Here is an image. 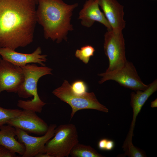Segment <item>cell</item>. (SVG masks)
Listing matches in <instances>:
<instances>
[{"label": "cell", "mask_w": 157, "mask_h": 157, "mask_svg": "<svg viewBox=\"0 0 157 157\" xmlns=\"http://www.w3.org/2000/svg\"><path fill=\"white\" fill-rule=\"evenodd\" d=\"M36 4L34 0H0V48L15 50L33 42Z\"/></svg>", "instance_id": "6da1fadb"}, {"label": "cell", "mask_w": 157, "mask_h": 157, "mask_svg": "<svg viewBox=\"0 0 157 157\" xmlns=\"http://www.w3.org/2000/svg\"><path fill=\"white\" fill-rule=\"evenodd\" d=\"M38 4L37 22L43 27L45 38L58 43L67 41L69 31L73 30L71 17L78 4H69L63 0H39Z\"/></svg>", "instance_id": "7a4b0ae2"}, {"label": "cell", "mask_w": 157, "mask_h": 157, "mask_svg": "<svg viewBox=\"0 0 157 157\" xmlns=\"http://www.w3.org/2000/svg\"><path fill=\"white\" fill-rule=\"evenodd\" d=\"M24 75V79L17 93L21 98H27L33 97L31 100L26 101L19 100L17 106L23 110H28L40 113L46 103L40 98L37 91V83L42 76L52 74V69L42 66L38 67L35 64H27L20 67Z\"/></svg>", "instance_id": "3957f363"}, {"label": "cell", "mask_w": 157, "mask_h": 157, "mask_svg": "<svg viewBox=\"0 0 157 157\" xmlns=\"http://www.w3.org/2000/svg\"><path fill=\"white\" fill-rule=\"evenodd\" d=\"M52 93L71 106L70 120L80 110L92 109L106 113L108 112V109L99 102L94 92H87L83 94H76L72 91L71 85L66 80L61 86L54 90Z\"/></svg>", "instance_id": "277c9868"}, {"label": "cell", "mask_w": 157, "mask_h": 157, "mask_svg": "<svg viewBox=\"0 0 157 157\" xmlns=\"http://www.w3.org/2000/svg\"><path fill=\"white\" fill-rule=\"evenodd\" d=\"M75 126L72 124L56 127L54 136L46 143L45 152L51 157H68L73 147L78 143Z\"/></svg>", "instance_id": "5b68a950"}, {"label": "cell", "mask_w": 157, "mask_h": 157, "mask_svg": "<svg viewBox=\"0 0 157 157\" xmlns=\"http://www.w3.org/2000/svg\"><path fill=\"white\" fill-rule=\"evenodd\" d=\"M104 36V47L108 58L109 66L106 72L120 69L125 64L126 59L124 39L122 33H116L107 30Z\"/></svg>", "instance_id": "8992f818"}, {"label": "cell", "mask_w": 157, "mask_h": 157, "mask_svg": "<svg viewBox=\"0 0 157 157\" xmlns=\"http://www.w3.org/2000/svg\"><path fill=\"white\" fill-rule=\"evenodd\" d=\"M98 75L102 77L99 81L100 84L106 81L113 80L135 91L144 90L148 86V85L142 82L133 63L127 60L122 68L110 72H105Z\"/></svg>", "instance_id": "52a82bcc"}, {"label": "cell", "mask_w": 157, "mask_h": 157, "mask_svg": "<svg viewBox=\"0 0 157 157\" xmlns=\"http://www.w3.org/2000/svg\"><path fill=\"white\" fill-rule=\"evenodd\" d=\"M56 127V124H50L46 133L43 135L38 137L31 136L22 130L15 128L18 140L24 144L25 148L22 156L35 157L39 154L45 153V144L54 136Z\"/></svg>", "instance_id": "ba28073f"}, {"label": "cell", "mask_w": 157, "mask_h": 157, "mask_svg": "<svg viewBox=\"0 0 157 157\" xmlns=\"http://www.w3.org/2000/svg\"><path fill=\"white\" fill-rule=\"evenodd\" d=\"M24 79L20 67L0 58V93L4 91L17 93Z\"/></svg>", "instance_id": "9c48e42d"}, {"label": "cell", "mask_w": 157, "mask_h": 157, "mask_svg": "<svg viewBox=\"0 0 157 157\" xmlns=\"http://www.w3.org/2000/svg\"><path fill=\"white\" fill-rule=\"evenodd\" d=\"M36 112L28 110H23L18 115L11 119L7 124L20 129L28 133L44 135L49 126Z\"/></svg>", "instance_id": "30bf717a"}, {"label": "cell", "mask_w": 157, "mask_h": 157, "mask_svg": "<svg viewBox=\"0 0 157 157\" xmlns=\"http://www.w3.org/2000/svg\"><path fill=\"white\" fill-rule=\"evenodd\" d=\"M97 1L112 31L116 33H122L126 25V21L124 19L123 6L116 0Z\"/></svg>", "instance_id": "8fae6325"}, {"label": "cell", "mask_w": 157, "mask_h": 157, "mask_svg": "<svg viewBox=\"0 0 157 157\" xmlns=\"http://www.w3.org/2000/svg\"><path fill=\"white\" fill-rule=\"evenodd\" d=\"M42 49L38 47L32 53H23L9 48H0V55L2 58L17 66L22 67L30 63H38L45 66L43 63L47 60L46 55H41Z\"/></svg>", "instance_id": "7c38bea8"}, {"label": "cell", "mask_w": 157, "mask_h": 157, "mask_svg": "<svg viewBox=\"0 0 157 157\" xmlns=\"http://www.w3.org/2000/svg\"><path fill=\"white\" fill-rule=\"evenodd\" d=\"M99 6L97 0H87L79 13L78 19L81 20V25L85 27H90L97 22L105 26L107 30H111L110 25Z\"/></svg>", "instance_id": "4fadbf2b"}, {"label": "cell", "mask_w": 157, "mask_h": 157, "mask_svg": "<svg viewBox=\"0 0 157 157\" xmlns=\"http://www.w3.org/2000/svg\"><path fill=\"white\" fill-rule=\"evenodd\" d=\"M157 90L156 79L148 85V88L145 90H138L135 92L131 93L130 104L133 110V116L130 129L125 139L126 140H132L137 117L146 101Z\"/></svg>", "instance_id": "5bb4252c"}, {"label": "cell", "mask_w": 157, "mask_h": 157, "mask_svg": "<svg viewBox=\"0 0 157 157\" xmlns=\"http://www.w3.org/2000/svg\"><path fill=\"white\" fill-rule=\"evenodd\" d=\"M16 128L7 124L0 126V145L22 156L25 151L23 144L15 138Z\"/></svg>", "instance_id": "9a60e30c"}, {"label": "cell", "mask_w": 157, "mask_h": 157, "mask_svg": "<svg viewBox=\"0 0 157 157\" xmlns=\"http://www.w3.org/2000/svg\"><path fill=\"white\" fill-rule=\"evenodd\" d=\"M72 157H103L91 146L78 143L72 149L70 154Z\"/></svg>", "instance_id": "2e32d148"}, {"label": "cell", "mask_w": 157, "mask_h": 157, "mask_svg": "<svg viewBox=\"0 0 157 157\" xmlns=\"http://www.w3.org/2000/svg\"><path fill=\"white\" fill-rule=\"evenodd\" d=\"M95 51L94 48L91 45H87L81 47L80 49H77L75 56L84 63H88L90 58L93 56Z\"/></svg>", "instance_id": "e0dca14e"}, {"label": "cell", "mask_w": 157, "mask_h": 157, "mask_svg": "<svg viewBox=\"0 0 157 157\" xmlns=\"http://www.w3.org/2000/svg\"><path fill=\"white\" fill-rule=\"evenodd\" d=\"M22 111L18 109H6L0 106V126L7 124L11 119L19 115Z\"/></svg>", "instance_id": "ac0fdd59"}, {"label": "cell", "mask_w": 157, "mask_h": 157, "mask_svg": "<svg viewBox=\"0 0 157 157\" xmlns=\"http://www.w3.org/2000/svg\"><path fill=\"white\" fill-rule=\"evenodd\" d=\"M124 151L123 156H127L129 157H145V153L141 149L135 147L133 143H130L123 148Z\"/></svg>", "instance_id": "d6986e66"}, {"label": "cell", "mask_w": 157, "mask_h": 157, "mask_svg": "<svg viewBox=\"0 0 157 157\" xmlns=\"http://www.w3.org/2000/svg\"><path fill=\"white\" fill-rule=\"evenodd\" d=\"M71 86L72 91L76 94H83L87 92V85L82 80H78L74 81Z\"/></svg>", "instance_id": "ffe728a7"}, {"label": "cell", "mask_w": 157, "mask_h": 157, "mask_svg": "<svg viewBox=\"0 0 157 157\" xmlns=\"http://www.w3.org/2000/svg\"><path fill=\"white\" fill-rule=\"evenodd\" d=\"M16 153L0 145V157H17Z\"/></svg>", "instance_id": "44dd1931"}, {"label": "cell", "mask_w": 157, "mask_h": 157, "mask_svg": "<svg viewBox=\"0 0 157 157\" xmlns=\"http://www.w3.org/2000/svg\"><path fill=\"white\" fill-rule=\"evenodd\" d=\"M107 140V139L103 138L99 140L98 143V147L99 149L101 150H105Z\"/></svg>", "instance_id": "7402d4cb"}, {"label": "cell", "mask_w": 157, "mask_h": 157, "mask_svg": "<svg viewBox=\"0 0 157 157\" xmlns=\"http://www.w3.org/2000/svg\"><path fill=\"white\" fill-rule=\"evenodd\" d=\"M114 142L113 140L108 139L106 146L105 150H111L114 148Z\"/></svg>", "instance_id": "603a6c76"}, {"label": "cell", "mask_w": 157, "mask_h": 157, "mask_svg": "<svg viewBox=\"0 0 157 157\" xmlns=\"http://www.w3.org/2000/svg\"><path fill=\"white\" fill-rule=\"evenodd\" d=\"M35 157H51V156L48 154L45 153H40L37 154Z\"/></svg>", "instance_id": "cb8c5ba5"}, {"label": "cell", "mask_w": 157, "mask_h": 157, "mask_svg": "<svg viewBox=\"0 0 157 157\" xmlns=\"http://www.w3.org/2000/svg\"><path fill=\"white\" fill-rule=\"evenodd\" d=\"M151 106L152 108L157 107V99L151 102Z\"/></svg>", "instance_id": "d4e9b609"}, {"label": "cell", "mask_w": 157, "mask_h": 157, "mask_svg": "<svg viewBox=\"0 0 157 157\" xmlns=\"http://www.w3.org/2000/svg\"><path fill=\"white\" fill-rule=\"evenodd\" d=\"M34 0L35 1L37 4H38V1L39 0Z\"/></svg>", "instance_id": "484cf974"}]
</instances>
